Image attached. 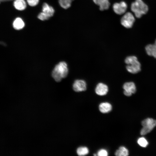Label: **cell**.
Returning a JSON list of instances; mask_svg holds the SVG:
<instances>
[{
  "mask_svg": "<svg viewBox=\"0 0 156 156\" xmlns=\"http://www.w3.org/2000/svg\"><path fill=\"white\" fill-rule=\"evenodd\" d=\"M131 9L135 17L139 18L146 14L148 11V7L142 0H135L131 5Z\"/></svg>",
  "mask_w": 156,
  "mask_h": 156,
  "instance_id": "obj_2",
  "label": "cell"
},
{
  "mask_svg": "<svg viewBox=\"0 0 156 156\" xmlns=\"http://www.w3.org/2000/svg\"><path fill=\"white\" fill-rule=\"evenodd\" d=\"M24 25L25 24L23 21L19 17L16 18L13 23V27L16 30H18L22 29Z\"/></svg>",
  "mask_w": 156,
  "mask_h": 156,
  "instance_id": "obj_14",
  "label": "cell"
},
{
  "mask_svg": "<svg viewBox=\"0 0 156 156\" xmlns=\"http://www.w3.org/2000/svg\"><path fill=\"white\" fill-rule=\"evenodd\" d=\"M94 2L99 7L100 10L103 11L108 9L110 3L109 0H93Z\"/></svg>",
  "mask_w": 156,
  "mask_h": 156,
  "instance_id": "obj_10",
  "label": "cell"
},
{
  "mask_svg": "<svg viewBox=\"0 0 156 156\" xmlns=\"http://www.w3.org/2000/svg\"><path fill=\"white\" fill-rule=\"evenodd\" d=\"M108 86L102 83H99L96 86L95 89L96 93L100 96L106 95L108 92Z\"/></svg>",
  "mask_w": 156,
  "mask_h": 156,
  "instance_id": "obj_9",
  "label": "cell"
},
{
  "mask_svg": "<svg viewBox=\"0 0 156 156\" xmlns=\"http://www.w3.org/2000/svg\"><path fill=\"white\" fill-rule=\"evenodd\" d=\"M42 11L50 18L53 15L54 12V10L53 8L46 3H44L43 4Z\"/></svg>",
  "mask_w": 156,
  "mask_h": 156,
  "instance_id": "obj_12",
  "label": "cell"
},
{
  "mask_svg": "<svg viewBox=\"0 0 156 156\" xmlns=\"http://www.w3.org/2000/svg\"><path fill=\"white\" fill-rule=\"evenodd\" d=\"M115 154L117 156H127L129 155V151L125 147L121 146L116 151Z\"/></svg>",
  "mask_w": 156,
  "mask_h": 156,
  "instance_id": "obj_16",
  "label": "cell"
},
{
  "mask_svg": "<svg viewBox=\"0 0 156 156\" xmlns=\"http://www.w3.org/2000/svg\"><path fill=\"white\" fill-rule=\"evenodd\" d=\"M74 0H59V3L63 8L67 9L71 5L72 2Z\"/></svg>",
  "mask_w": 156,
  "mask_h": 156,
  "instance_id": "obj_17",
  "label": "cell"
},
{
  "mask_svg": "<svg viewBox=\"0 0 156 156\" xmlns=\"http://www.w3.org/2000/svg\"><path fill=\"white\" fill-rule=\"evenodd\" d=\"M124 90V94L127 96H131L136 91V87L135 83L132 82L125 83L123 86Z\"/></svg>",
  "mask_w": 156,
  "mask_h": 156,
  "instance_id": "obj_7",
  "label": "cell"
},
{
  "mask_svg": "<svg viewBox=\"0 0 156 156\" xmlns=\"http://www.w3.org/2000/svg\"><path fill=\"white\" fill-rule=\"evenodd\" d=\"M14 5L16 9L19 10H24L26 6L24 0H15L14 2Z\"/></svg>",
  "mask_w": 156,
  "mask_h": 156,
  "instance_id": "obj_15",
  "label": "cell"
},
{
  "mask_svg": "<svg viewBox=\"0 0 156 156\" xmlns=\"http://www.w3.org/2000/svg\"><path fill=\"white\" fill-rule=\"evenodd\" d=\"M100 111L103 113L110 112L112 109L111 105L108 102H103L100 104L99 106Z\"/></svg>",
  "mask_w": 156,
  "mask_h": 156,
  "instance_id": "obj_13",
  "label": "cell"
},
{
  "mask_svg": "<svg viewBox=\"0 0 156 156\" xmlns=\"http://www.w3.org/2000/svg\"><path fill=\"white\" fill-rule=\"evenodd\" d=\"M125 62L127 64L126 68L129 72L135 74L141 70V64L136 56H131L127 57L125 60Z\"/></svg>",
  "mask_w": 156,
  "mask_h": 156,
  "instance_id": "obj_3",
  "label": "cell"
},
{
  "mask_svg": "<svg viewBox=\"0 0 156 156\" xmlns=\"http://www.w3.org/2000/svg\"><path fill=\"white\" fill-rule=\"evenodd\" d=\"M68 69L66 63L64 62H61L57 64L52 72V76L57 82H60L62 79L67 75Z\"/></svg>",
  "mask_w": 156,
  "mask_h": 156,
  "instance_id": "obj_1",
  "label": "cell"
},
{
  "mask_svg": "<svg viewBox=\"0 0 156 156\" xmlns=\"http://www.w3.org/2000/svg\"><path fill=\"white\" fill-rule=\"evenodd\" d=\"M145 49L147 54L156 58V40L154 44H149L146 46Z\"/></svg>",
  "mask_w": 156,
  "mask_h": 156,
  "instance_id": "obj_11",
  "label": "cell"
},
{
  "mask_svg": "<svg viewBox=\"0 0 156 156\" xmlns=\"http://www.w3.org/2000/svg\"><path fill=\"white\" fill-rule=\"evenodd\" d=\"M73 89L76 92L84 91L86 89V82L82 80H76L73 84Z\"/></svg>",
  "mask_w": 156,
  "mask_h": 156,
  "instance_id": "obj_8",
  "label": "cell"
},
{
  "mask_svg": "<svg viewBox=\"0 0 156 156\" xmlns=\"http://www.w3.org/2000/svg\"><path fill=\"white\" fill-rule=\"evenodd\" d=\"M28 4L31 6L36 5L38 3L39 0H27Z\"/></svg>",
  "mask_w": 156,
  "mask_h": 156,
  "instance_id": "obj_22",
  "label": "cell"
},
{
  "mask_svg": "<svg viewBox=\"0 0 156 156\" xmlns=\"http://www.w3.org/2000/svg\"><path fill=\"white\" fill-rule=\"evenodd\" d=\"M97 155L99 156H107L108 153L107 151L103 149L99 150L97 152Z\"/></svg>",
  "mask_w": 156,
  "mask_h": 156,
  "instance_id": "obj_21",
  "label": "cell"
},
{
  "mask_svg": "<svg viewBox=\"0 0 156 156\" xmlns=\"http://www.w3.org/2000/svg\"><path fill=\"white\" fill-rule=\"evenodd\" d=\"M137 142L140 146L144 147H146L148 144V141L144 137L139 138Z\"/></svg>",
  "mask_w": 156,
  "mask_h": 156,
  "instance_id": "obj_19",
  "label": "cell"
},
{
  "mask_svg": "<svg viewBox=\"0 0 156 156\" xmlns=\"http://www.w3.org/2000/svg\"><path fill=\"white\" fill-rule=\"evenodd\" d=\"M94 156H96V154H94Z\"/></svg>",
  "mask_w": 156,
  "mask_h": 156,
  "instance_id": "obj_23",
  "label": "cell"
},
{
  "mask_svg": "<svg viewBox=\"0 0 156 156\" xmlns=\"http://www.w3.org/2000/svg\"><path fill=\"white\" fill-rule=\"evenodd\" d=\"M142 125L143 127L140 134L144 135L151 132L156 126V120L151 118H147L142 121Z\"/></svg>",
  "mask_w": 156,
  "mask_h": 156,
  "instance_id": "obj_4",
  "label": "cell"
},
{
  "mask_svg": "<svg viewBox=\"0 0 156 156\" xmlns=\"http://www.w3.org/2000/svg\"><path fill=\"white\" fill-rule=\"evenodd\" d=\"M135 21V18L133 15L130 12L126 13L121 19V25L127 28H131Z\"/></svg>",
  "mask_w": 156,
  "mask_h": 156,
  "instance_id": "obj_5",
  "label": "cell"
},
{
  "mask_svg": "<svg viewBox=\"0 0 156 156\" xmlns=\"http://www.w3.org/2000/svg\"><path fill=\"white\" fill-rule=\"evenodd\" d=\"M127 7L126 3L124 1L119 3H116L113 6V8L114 12L117 14L121 15L126 11Z\"/></svg>",
  "mask_w": 156,
  "mask_h": 156,
  "instance_id": "obj_6",
  "label": "cell"
},
{
  "mask_svg": "<svg viewBox=\"0 0 156 156\" xmlns=\"http://www.w3.org/2000/svg\"><path fill=\"white\" fill-rule=\"evenodd\" d=\"M38 18L42 21H44L48 19L50 17L45 14L42 12L39 14L38 16Z\"/></svg>",
  "mask_w": 156,
  "mask_h": 156,
  "instance_id": "obj_20",
  "label": "cell"
},
{
  "mask_svg": "<svg viewBox=\"0 0 156 156\" xmlns=\"http://www.w3.org/2000/svg\"><path fill=\"white\" fill-rule=\"evenodd\" d=\"M89 151L88 148L85 146L80 147L77 150V153L79 156L86 155L88 154Z\"/></svg>",
  "mask_w": 156,
  "mask_h": 156,
  "instance_id": "obj_18",
  "label": "cell"
}]
</instances>
